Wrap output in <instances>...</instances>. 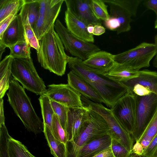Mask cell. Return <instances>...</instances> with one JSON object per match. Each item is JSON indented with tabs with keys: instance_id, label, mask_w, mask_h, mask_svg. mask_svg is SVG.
I'll return each mask as SVG.
<instances>
[{
	"instance_id": "cell-21",
	"label": "cell",
	"mask_w": 157,
	"mask_h": 157,
	"mask_svg": "<svg viewBox=\"0 0 157 157\" xmlns=\"http://www.w3.org/2000/svg\"><path fill=\"white\" fill-rule=\"evenodd\" d=\"M126 89L136 84H139L157 95V72L145 69L137 77L119 82Z\"/></svg>"
},
{
	"instance_id": "cell-45",
	"label": "cell",
	"mask_w": 157,
	"mask_h": 157,
	"mask_svg": "<svg viewBox=\"0 0 157 157\" xmlns=\"http://www.w3.org/2000/svg\"><path fill=\"white\" fill-rule=\"evenodd\" d=\"M155 44L156 49V54L153 62V66L157 68V34L155 37Z\"/></svg>"
},
{
	"instance_id": "cell-49",
	"label": "cell",
	"mask_w": 157,
	"mask_h": 157,
	"mask_svg": "<svg viewBox=\"0 0 157 157\" xmlns=\"http://www.w3.org/2000/svg\"><path fill=\"white\" fill-rule=\"evenodd\" d=\"M155 29H157V19L156 20L155 22Z\"/></svg>"
},
{
	"instance_id": "cell-43",
	"label": "cell",
	"mask_w": 157,
	"mask_h": 157,
	"mask_svg": "<svg viewBox=\"0 0 157 157\" xmlns=\"http://www.w3.org/2000/svg\"><path fill=\"white\" fill-rule=\"evenodd\" d=\"M105 31V28L101 25L97 24L94 26L93 34L96 36H99L104 33Z\"/></svg>"
},
{
	"instance_id": "cell-16",
	"label": "cell",
	"mask_w": 157,
	"mask_h": 157,
	"mask_svg": "<svg viewBox=\"0 0 157 157\" xmlns=\"http://www.w3.org/2000/svg\"><path fill=\"white\" fill-rule=\"evenodd\" d=\"M64 19L67 28L74 35L86 41L94 42V35L87 31L88 25L76 16L67 6L65 12Z\"/></svg>"
},
{
	"instance_id": "cell-2",
	"label": "cell",
	"mask_w": 157,
	"mask_h": 157,
	"mask_svg": "<svg viewBox=\"0 0 157 157\" xmlns=\"http://www.w3.org/2000/svg\"><path fill=\"white\" fill-rule=\"evenodd\" d=\"M54 24L39 40V48L36 51L37 58L44 69L58 76H62L65 72L68 56L54 29Z\"/></svg>"
},
{
	"instance_id": "cell-30",
	"label": "cell",
	"mask_w": 157,
	"mask_h": 157,
	"mask_svg": "<svg viewBox=\"0 0 157 157\" xmlns=\"http://www.w3.org/2000/svg\"><path fill=\"white\" fill-rule=\"evenodd\" d=\"M9 48L10 50L9 55L13 58H31V46L27 41L18 43Z\"/></svg>"
},
{
	"instance_id": "cell-41",
	"label": "cell",
	"mask_w": 157,
	"mask_h": 157,
	"mask_svg": "<svg viewBox=\"0 0 157 157\" xmlns=\"http://www.w3.org/2000/svg\"><path fill=\"white\" fill-rule=\"evenodd\" d=\"M144 151L143 147L140 143L137 142L133 145L131 151L132 154L142 156Z\"/></svg>"
},
{
	"instance_id": "cell-48",
	"label": "cell",
	"mask_w": 157,
	"mask_h": 157,
	"mask_svg": "<svg viewBox=\"0 0 157 157\" xmlns=\"http://www.w3.org/2000/svg\"><path fill=\"white\" fill-rule=\"evenodd\" d=\"M130 157H144L142 156H138L136 155L132 154Z\"/></svg>"
},
{
	"instance_id": "cell-8",
	"label": "cell",
	"mask_w": 157,
	"mask_h": 157,
	"mask_svg": "<svg viewBox=\"0 0 157 157\" xmlns=\"http://www.w3.org/2000/svg\"><path fill=\"white\" fill-rule=\"evenodd\" d=\"M156 54L154 44L143 42L134 48L114 55V59L117 63L124 64L139 71L149 67L150 61Z\"/></svg>"
},
{
	"instance_id": "cell-13",
	"label": "cell",
	"mask_w": 157,
	"mask_h": 157,
	"mask_svg": "<svg viewBox=\"0 0 157 157\" xmlns=\"http://www.w3.org/2000/svg\"><path fill=\"white\" fill-rule=\"evenodd\" d=\"M90 118L89 108H69L65 131L68 141L73 140L77 136L81 129Z\"/></svg>"
},
{
	"instance_id": "cell-5",
	"label": "cell",
	"mask_w": 157,
	"mask_h": 157,
	"mask_svg": "<svg viewBox=\"0 0 157 157\" xmlns=\"http://www.w3.org/2000/svg\"><path fill=\"white\" fill-rule=\"evenodd\" d=\"M11 72L14 79L22 87L37 95L44 94L46 86L38 75L32 58H13Z\"/></svg>"
},
{
	"instance_id": "cell-44",
	"label": "cell",
	"mask_w": 157,
	"mask_h": 157,
	"mask_svg": "<svg viewBox=\"0 0 157 157\" xmlns=\"http://www.w3.org/2000/svg\"><path fill=\"white\" fill-rule=\"evenodd\" d=\"M0 126L5 124V117L4 113L3 100V98H0Z\"/></svg>"
},
{
	"instance_id": "cell-15",
	"label": "cell",
	"mask_w": 157,
	"mask_h": 157,
	"mask_svg": "<svg viewBox=\"0 0 157 157\" xmlns=\"http://www.w3.org/2000/svg\"><path fill=\"white\" fill-rule=\"evenodd\" d=\"M66 6L88 25H101V20L98 19L92 10L91 0H64Z\"/></svg>"
},
{
	"instance_id": "cell-32",
	"label": "cell",
	"mask_w": 157,
	"mask_h": 157,
	"mask_svg": "<svg viewBox=\"0 0 157 157\" xmlns=\"http://www.w3.org/2000/svg\"><path fill=\"white\" fill-rule=\"evenodd\" d=\"M20 14L24 23L27 41L31 47L34 48L37 51L39 48V40L36 36L33 28L31 26L28 17L26 15Z\"/></svg>"
},
{
	"instance_id": "cell-22",
	"label": "cell",
	"mask_w": 157,
	"mask_h": 157,
	"mask_svg": "<svg viewBox=\"0 0 157 157\" xmlns=\"http://www.w3.org/2000/svg\"><path fill=\"white\" fill-rule=\"evenodd\" d=\"M142 70L136 71L123 64L115 63L113 68L104 75L118 82L126 81L138 77Z\"/></svg>"
},
{
	"instance_id": "cell-11",
	"label": "cell",
	"mask_w": 157,
	"mask_h": 157,
	"mask_svg": "<svg viewBox=\"0 0 157 157\" xmlns=\"http://www.w3.org/2000/svg\"><path fill=\"white\" fill-rule=\"evenodd\" d=\"M111 109L118 121L132 136L136 120L135 94L128 91Z\"/></svg>"
},
{
	"instance_id": "cell-24",
	"label": "cell",
	"mask_w": 157,
	"mask_h": 157,
	"mask_svg": "<svg viewBox=\"0 0 157 157\" xmlns=\"http://www.w3.org/2000/svg\"><path fill=\"white\" fill-rule=\"evenodd\" d=\"M43 132L51 154L54 157H66L65 144L56 139L51 130L44 124Z\"/></svg>"
},
{
	"instance_id": "cell-40",
	"label": "cell",
	"mask_w": 157,
	"mask_h": 157,
	"mask_svg": "<svg viewBox=\"0 0 157 157\" xmlns=\"http://www.w3.org/2000/svg\"><path fill=\"white\" fill-rule=\"evenodd\" d=\"M144 6L148 9L153 11L156 15L157 19V0H146L143 2Z\"/></svg>"
},
{
	"instance_id": "cell-26",
	"label": "cell",
	"mask_w": 157,
	"mask_h": 157,
	"mask_svg": "<svg viewBox=\"0 0 157 157\" xmlns=\"http://www.w3.org/2000/svg\"><path fill=\"white\" fill-rule=\"evenodd\" d=\"M39 9V0H25V3L21 8L19 13L27 16L31 26L33 29L38 17Z\"/></svg>"
},
{
	"instance_id": "cell-7",
	"label": "cell",
	"mask_w": 157,
	"mask_h": 157,
	"mask_svg": "<svg viewBox=\"0 0 157 157\" xmlns=\"http://www.w3.org/2000/svg\"><path fill=\"white\" fill-rule=\"evenodd\" d=\"M54 28L66 50L74 57L84 61L94 53L101 50L93 43L84 41L74 35L59 19L56 20Z\"/></svg>"
},
{
	"instance_id": "cell-42",
	"label": "cell",
	"mask_w": 157,
	"mask_h": 157,
	"mask_svg": "<svg viewBox=\"0 0 157 157\" xmlns=\"http://www.w3.org/2000/svg\"><path fill=\"white\" fill-rule=\"evenodd\" d=\"M92 157H114L111 147L100 152Z\"/></svg>"
},
{
	"instance_id": "cell-17",
	"label": "cell",
	"mask_w": 157,
	"mask_h": 157,
	"mask_svg": "<svg viewBox=\"0 0 157 157\" xmlns=\"http://www.w3.org/2000/svg\"><path fill=\"white\" fill-rule=\"evenodd\" d=\"M83 62L95 71L104 75L113 68L115 63L114 55L101 50L92 55Z\"/></svg>"
},
{
	"instance_id": "cell-27",
	"label": "cell",
	"mask_w": 157,
	"mask_h": 157,
	"mask_svg": "<svg viewBox=\"0 0 157 157\" xmlns=\"http://www.w3.org/2000/svg\"><path fill=\"white\" fill-rule=\"evenodd\" d=\"M42 116L43 123L52 131L54 112L50 102V99L44 94L40 95L39 98Z\"/></svg>"
},
{
	"instance_id": "cell-10",
	"label": "cell",
	"mask_w": 157,
	"mask_h": 157,
	"mask_svg": "<svg viewBox=\"0 0 157 157\" xmlns=\"http://www.w3.org/2000/svg\"><path fill=\"white\" fill-rule=\"evenodd\" d=\"M64 1V0H39V16L33 29L38 40L55 24Z\"/></svg>"
},
{
	"instance_id": "cell-12",
	"label": "cell",
	"mask_w": 157,
	"mask_h": 157,
	"mask_svg": "<svg viewBox=\"0 0 157 157\" xmlns=\"http://www.w3.org/2000/svg\"><path fill=\"white\" fill-rule=\"evenodd\" d=\"M44 95L51 100L64 105L70 108H80L84 107L81 99V95L68 83L52 84Z\"/></svg>"
},
{
	"instance_id": "cell-37",
	"label": "cell",
	"mask_w": 157,
	"mask_h": 157,
	"mask_svg": "<svg viewBox=\"0 0 157 157\" xmlns=\"http://www.w3.org/2000/svg\"><path fill=\"white\" fill-rule=\"evenodd\" d=\"M111 147L114 157H130L132 154L123 146L111 139Z\"/></svg>"
},
{
	"instance_id": "cell-19",
	"label": "cell",
	"mask_w": 157,
	"mask_h": 157,
	"mask_svg": "<svg viewBox=\"0 0 157 157\" xmlns=\"http://www.w3.org/2000/svg\"><path fill=\"white\" fill-rule=\"evenodd\" d=\"M102 0L109 6V17L116 20L119 25L120 28L117 32V34L129 31L131 29V23L133 21L130 13L126 10L113 3L111 0Z\"/></svg>"
},
{
	"instance_id": "cell-23",
	"label": "cell",
	"mask_w": 157,
	"mask_h": 157,
	"mask_svg": "<svg viewBox=\"0 0 157 157\" xmlns=\"http://www.w3.org/2000/svg\"><path fill=\"white\" fill-rule=\"evenodd\" d=\"M13 58L10 55L6 56L0 63V98H3L10 84L14 79L12 77L11 66Z\"/></svg>"
},
{
	"instance_id": "cell-47",
	"label": "cell",
	"mask_w": 157,
	"mask_h": 157,
	"mask_svg": "<svg viewBox=\"0 0 157 157\" xmlns=\"http://www.w3.org/2000/svg\"><path fill=\"white\" fill-rule=\"evenodd\" d=\"M94 26L92 25H89L87 26V29L89 33L93 34L94 30Z\"/></svg>"
},
{
	"instance_id": "cell-28",
	"label": "cell",
	"mask_w": 157,
	"mask_h": 157,
	"mask_svg": "<svg viewBox=\"0 0 157 157\" xmlns=\"http://www.w3.org/2000/svg\"><path fill=\"white\" fill-rule=\"evenodd\" d=\"M25 0H0V22L14 11L21 10Z\"/></svg>"
},
{
	"instance_id": "cell-31",
	"label": "cell",
	"mask_w": 157,
	"mask_h": 157,
	"mask_svg": "<svg viewBox=\"0 0 157 157\" xmlns=\"http://www.w3.org/2000/svg\"><path fill=\"white\" fill-rule=\"evenodd\" d=\"M90 5L93 13L98 19L104 21L109 19L108 6L102 0H91Z\"/></svg>"
},
{
	"instance_id": "cell-36",
	"label": "cell",
	"mask_w": 157,
	"mask_h": 157,
	"mask_svg": "<svg viewBox=\"0 0 157 157\" xmlns=\"http://www.w3.org/2000/svg\"><path fill=\"white\" fill-rule=\"evenodd\" d=\"M114 3L119 5L126 10L132 17H136L139 5L142 0H111Z\"/></svg>"
},
{
	"instance_id": "cell-20",
	"label": "cell",
	"mask_w": 157,
	"mask_h": 157,
	"mask_svg": "<svg viewBox=\"0 0 157 157\" xmlns=\"http://www.w3.org/2000/svg\"><path fill=\"white\" fill-rule=\"evenodd\" d=\"M111 140L109 134L96 139L80 147L74 157H92L110 147Z\"/></svg>"
},
{
	"instance_id": "cell-33",
	"label": "cell",
	"mask_w": 157,
	"mask_h": 157,
	"mask_svg": "<svg viewBox=\"0 0 157 157\" xmlns=\"http://www.w3.org/2000/svg\"><path fill=\"white\" fill-rule=\"evenodd\" d=\"M50 102L55 114L57 117L62 127L65 130L69 108L51 99Z\"/></svg>"
},
{
	"instance_id": "cell-4",
	"label": "cell",
	"mask_w": 157,
	"mask_h": 157,
	"mask_svg": "<svg viewBox=\"0 0 157 157\" xmlns=\"http://www.w3.org/2000/svg\"><path fill=\"white\" fill-rule=\"evenodd\" d=\"M90 118L73 140L66 144V157H74L76 151L87 143L109 134V129L104 118L89 106Z\"/></svg>"
},
{
	"instance_id": "cell-39",
	"label": "cell",
	"mask_w": 157,
	"mask_h": 157,
	"mask_svg": "<svg viewBox=\"0 0 157 157\" xmlns=\"http://www.w3.org/2000/svg\"><path fill=\"white\" fill-rule=\"evenodd\" d=\"M20 10H17L14 11L3 21L0 22V39L2 38L4 32L12 21L15 17Z\"/></svg>"
},
{
	"instance_id": "cell-46",
	"label": "cell",
	"mask_w": 157,
	"mask_h": 157,
	"mask_svg": "<svg viewBox=\"0 0 157 157\" xmlns=\"http://www.w3.org/2000/svg\"><path fill=\"white\" fill-rule=\"evenodd\" d=\"M6 47L3 44H0V59L2 58V54L5 51V49Z\"/></svg>"
},
{
	"instance_id": "cell-38",
	"label": "cell",
	"mask_w": 157,
	"mask_h": 157,
	"mask_svg": "<svg viewBox=\"0 0 157 157\" xmlns=\"http://www.w3.org/2000/svg\"><path fill=\"white\" fill-rule=\"evenodd\" d=\"M142 156L144 157H157V134L144 149Z\"/></svg>"
},
{
	"instance_id": "cell-6",
	"label": "cell",
	"mask_w": 157,
	"mask_h": 157,
	"mask_svg": "<svg viewBox=\"0 0 157 157\" xmlns=\"http://www.w3.org/2000/svg\"><path fill=\"white\" fill-rule=\"evenodd\" d=\"M81 100L84 106H89L104 118L108 125L109 134L111 138L131 152L134 140L117 120L111 109L105 107L101 103L93 102L84 96H82Z\"/></svg>"
},
{
	"instance_id": "cell-29",
	"label": "cell",
	"mask_w": 157,
	"mask_h": 157,
	"mask_svg": "<svg viewBox=\"0 0 157 157\" xmlns=\"http://www.w3.org/2000/svg\"><path fill=\"white\" fill-rule=\"evenodd\" d=\"M8 146L10 157H36L21 142L11 136L9 139Z\"/></svg>"
},
{
	"instance_id": "cell-14",
	"label": "cell",
	"mask_w": 157,
	"mask_h": 157,
	"mask_svg": "<svg viewBox=\"0 0 157 157\" xmlns=\"http://www.w3.org/2000/svg\"><path fill=\"white\" fill-rule=\"evenodd\" d=\"M27 41L24 23L20 13L17 14L4 32L0 44L6 47Z\"/></svg>"
},
{
	"instance_id": "cell-9",
	"label": "cell",
	"mask_w": 157,
	"mask_h": 157,
	"mask_svg": "<svg viewBox=\"0 0 157 157\" xmlns=\"http://www.w3.org/2000/svg\"><path fill=\"white\" fill-rule=\"evenodd\" d=\"M135 95L136 100V120L132 136L134 140L137 142L157 107V95L153 93L142 96Z\"/></svg>"
},
{
	"instance_id": "cell-18",
	"label": "cell",
	"mask_w": 157,
	"mask_h": 157,
	"mask_svg": "<svg viewBox=\"0 0 157 157\" xmlns=\"http://www.w3.org/2000/svg\"><path fill=\"white\" fill-rule=\"evenodd\" d=\"M67 82L82 96L93 102L104 103L100 96L88 82L71 71L67 74Z\"/></svg>"
},
{
	"instance_id": "cell-25",
	"label": "cell",
	"mask_w": 157,
	"mask_h": 157,
	"mask_svg": "<svg viewBox=\"0 0 157 157\" xmlns=\"http://www.w3.org/2000/svg\"><path fill=\"white\" fill-rule=\"evenodd\" d=\"M157 134V107L151 120L138 141L144 150Z\"/></svg>"
},
{
	"instance_id": "cell-3",
	"label": "cell",
	"mask_w": 157,
	"mask_h": 157,
	"mask_svg": "<svg viewBox=\"0 0 157 157\" xmlns=\"http://www.w3.org/2000/svg\"><path fill=\"white\" fill-rule=\"evenodd\" d=\"M7 95L10 105L26 129L35 134L43 132V122L36 113L24 88L18 81L14 79L12 81Z\"/></svg>"
},
{
	"instance_id": "cell-35",
	"label": "cell",
	"mask_w": 157,
	"mask_h": 157,
	"mask_svg": "<svg viewBox=\"0 0 157 157\" xmlns=\"http://www.w3.org/2000/svg\"><path fill=\"white\" fill-rule=\"evenodd\" d=\"M10 136L5 124L0 127V157H10L8 142Z\"/></svg>"
},
{
	"instance_id": "cell-34",
	"label": "cell",
	"mask_w": 157,
	"mask_h": 157,
	"mask_svg": "<svg viewBox=\"0 0 157 157\" xmlns=\"http://www.w3.org/2000/svg\"><path fill=\"white\" fill-rule=\"evenodd\" d=\"M52 132L54 137L60 141L66 144L68 141L66 131L62 128L57 116L53 117Z\"/></svg>"
},
{
	"instance_id": "cell-1",
	"label": "cell",
	"mask_w": 157,
	"mask_h": 157,
	"mask_svg": "<svg viewBox=\"0 0 157 157\" xmlns=\"http://www.w3.org/2000/svg\"><path fill=\"white\" fill-rule=\"evenodd\" d=\"M67 63L71 71L88 82L110 109L128 91L120 82L95 71L79 58L68 56Z\"/></svg>"
}]
</instances>
